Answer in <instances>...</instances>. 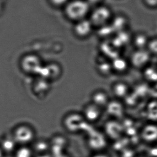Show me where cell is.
Instances as JSON below:
<instances>
[{"label":"cell","mask_w":157,"mask_h":157,"mask_svg":"<svg viewBox=\"0 0 157 157\" xmlns=\"http://www.w3.org/2000/svg\"><path fill=\"white\" fill-rule=\"evenodd\" d=\"M88 17L94 28H98L110 24L113 15L111 9L103 4L97 6L90 11Z\"/></svg>","instance_id":"7a4b0ae2"},{"label":"cell","mask_w":157,"mask_h":157,"mask_svg":"<svg viewBox=\"0 0 157 157\" xmlns=\"http://www.w3.org/2000/svg\"><path fill=\"white\" fill-rule=\"evenodd\" d=\"M145 113L149 122L157 123V99H153L147 103Z\"/></svg>","instance_id":"9a60e30c"},{"label":"cell","mask_w":157,"mask_h":157,"mask_svg":"<svg viewBox=\"0 0 157 157\" xmlns=\"http://www.w3.org/2000/svg\"><path fill=\"white\" fill-rule=\"evenodd\" d=\"M146 6L152 8H157V0H143Z\"/></svg>","instance_id":"ffe728a7"},{"label":"cell","mask_w":157,"mask_h":157,"mask_svg":"<svg viewBox=\"0 0 157 157\" xmlns=\"http://www.w3.org/2000/svg\"><path fill=\"white\" fill-rule=\"evenodd\" d=\"M64 8L65 16L75 23L87 18L91 10L86 0H70Z\"/></svg>","instance_id":"6da1fadb"},{"label":"cell","mask_w":157,"mask_h":157,"mask_svg":"<svg viewBox=\"0 0 157 157\" xmlns=\"http://www.w3.org/2000/svg\"><path fill=\"white\" fill-rule=\"evenodd\" d=\"M125 108L121 101L115 99L114 100H110L105 109L112 119L118 120L124 116Z\"/></svg>","instance_id":"5b68a950"},{"label":"cell","mask_w":157,"mask_h":157,"mask_svg":"<svg viewBox=\"0 0 157 157\" xmlns=\"http://www.w3.org/2000/svg\"><path fill=\"white\" fill-rule=\"evenodd\" d=\"M96 69L98 72L103 77H108L113 74L111 61L104 57L97 62Z\"/></svg>","instance_id":"7c38bea8"},{"label":"cell","mask_w":157,"mask_h":157,"mask_svg":"<svg viewBox=\"0 0 157 157\" xmlns=\"http://www.w3.org/2000/svg\"><path fill=\"white\" fill-rule=\"evenodd\" d=\"M150 39L143 32H139L133 36L131 42L135 50L147 49Z\"/></svg>","instance_id":"4fadbf2b"},{"label":"cell","mask_w":157,"mask_h":157,"mask_svg":"<svg viewBox=\"0 0 157 157\" xmlns=\"http://www.w3.org/2000/svg\"><path fill=\"white\" fill-rule=\"evenodd\" d=\"M70 0H49L53 6L56 7H64Z\"/></svg>","instance_id":"d6986e66"},{"label":"cell","mask_w":157,"mask_h":157,"mask_svg":"<svg viewBox=\"0 0 157 157\" xmlns=\"http://www.w3.org/2000/svg\"><path fill=\"white\" fill-rule=\"evenodd\" d=\"M147 49L151 56H157V37L149 39Z\"/></svg>","instance_id":"ac0fdd59"},{"label":"cell","mask_w":157,"mask_h":157,"mask_svg":"<svg viewBox=\"0 0 157 157\" xmlns=\"http://www.w3.org/2000/svg\"><path fill=\"white\" fill-rule=\"evenodd\" d=\"M112 92L116 99L124 100L130 93V86L123 81H116L111 87Z\"/></svg>","instance_id":"52a82bcc"},{"label":"cell","mask_w":157,"mask_h":157,"mask_svg":"<svg viewBox=\"0 0 157 157\" xmlns=\"http://www.w3.org/2000/svg\"><path fill=\"white\" fill-rule=\"evenodd\" d=\"M100 48L103 57L110 60H112L116 57L120 56V54L119 53V50L113 46L111 39L102 40L100 46Z\"/></svg>","instance_id":"9c48e42d"},{"label":"cell","mask_w":157,"mask_h":157,"mask_svg":"<svg viewBox=\"0 0 157 157\" xmlns=\"http://www.w3.org/2000/svg\"><path fill=\"white\" fill-rule=\"evenodd\" d=\"M94 28L89 19L86 18L75 22L74 32L78 37L84 38L90 36Z\"/></svg>","instance_id":"8992f818"},{"label":"cell","mask_w":157,"mask_h":157,"mask_svg":"<svg viewBox=\"0 0 157 157\" xmlns=\"http://www.w3.org/2000/svg\"><path fill=\"white\" fill-rule=\"evenodd\" d=\"M102 109L91 103L88 104L84 109L83 117L91 122L97 121L102 116Z\"/></svg>","instance_id":"ba28073f"},{"label":"cell","mask_w":157,"mask_h":157,"mask_svg":"<svg viewBox=\"0 0 157 157\" xmlns=\"http://www.w3.org/2000/svg\"><path fill=\"white\" fill-rule=\"evenodd\" d=\"M111 63L113 73L118 75L126 73L131 66L129 60L121 55L111 60Z\"/></svg>","instance_id":"30bf717a"},{"label":"cell","mask_w":157,"mask_h":157,"mask_svg":"<svg viewBox=\"0 0 157 157\" xmlns=\"http://www.w3.org/2000/svg\"><path fill=\"white\" fill-rule=\"evenodd\" d=\"M142 71L146 82L153 84L157 83V66L149 65Z\"/></svg>","instance_id":"2e32d148"},{"label":"cell","mask_w":157,"mask_h":157,"mask_svg":"<svg viewBox=\"0 0 157 157\" xmlns=\"http://www.w3.org/2000/svg\"><path fill=\"white\" fill-rule=\"evenodd\" d=\"M140 136L143 142L149 144L157 143V123L149 122L145 124L140 131Z\"/></svg>","instance_id":"277c9868"},{"label":"cell","mask_w":157,"mask_h":157,"mask_svg":"<svg viewBox=\"0 0 157 157\" xmlns=\"http://www.w3.org/2000/svg\"><path fill=\"white\" fill-rule=\"evenodd\" d=\"M98 30V36L101 38L103 40L111 39L112 35L115 34L110 24L105 25L97 28Z\"/></svg>","instance_id":"e0dca14e"},{"label":"cell","mask_w":157,"mask_h":157,"mask_svg":"<svg viewBox=\"0 0 157 157\" xmlns=\"http://www.w3.org/2000/svg\"><path fill=\"white\" fill-rule=\"evenodd\" d=\"M87 2L89 3L90 6L95 5L96 6L101 4L104 0H86Z\"/></svg>","instance_id":"44dd1931"},{"label":"cell","mask_w":157,"mask_h":157,"mask_svg":"<svg viewBox=\"0 0 157 157\" xmlns=\"http://www.w3.org/2000/svg\"><path fill=\"white\" fill-rule=\"evenodd\" d=\"M151 56L147 49L135 50L129 59L131 66L137 70H143L150 65Z\"/></svg>","instance_id":"3957f363"},{"label":"cell","mask_w":157,"mask_h":157,"mask_svg":"<svg viewBox=\"0 0 157 157\" xmlns=\"http://www.w3.org/2000/svg\"><path fill=\"white\" fill-rule=\"evenodd\" d=\"M91 100L92 103L103 109H105L110 99L108 94L106 91L102 90H98L93 92Z\"/></svg>","instance_id":"8fae6325"},{"label":"cell","mask_w":157,"mask_h":157,"mask_svg":"<svg viewBox=\"0 0 157 157\" xmlns=\"http://www.w3.org/2000/svg\"><path fill=\"white\" fill-rule=\"evenodd\" d=\"M128 20L127 17L122 15L113 16L110 24L115 33L126 30L128 25Z\"/></svg>","instance_id":"5bb4252c"}]
</instances>
